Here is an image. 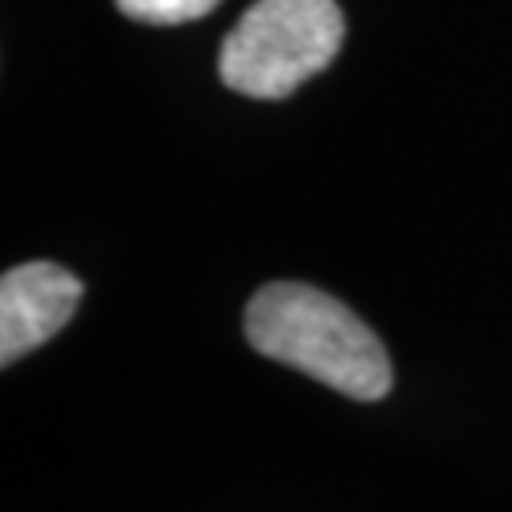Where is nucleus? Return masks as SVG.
Wrapping results in <instances>:
<instances>
[{
    "label": "nucleus",
    "mask_w": 512,
    "mask_h": 512,
    "mask_svg": "<svg viewBox=\"0 0 512 512\" xmlns=\"http://www.w3.org/2000/svg\"><path fill=\"white\" fill-rule=\"evenodd\" d=\"M255 353L289 365L357 403H376L391 391V361L365 319L304 281L262 285L243 315Z\"/></svg>",
    "instance_id": "obj_1"
},
{
    "label": "nucleus",
    "mask_w": 512,
    "mask_h": 512,
    "mask_svg": "<svg viewBox=\"0 0 512 512\" xmlns=\"http://www.w3.org/2000/svg\"><path fill=\"white\" fill-rule=\"evenodd\" d=\"M334 0H258L220 46V80L251 99H289L342 50Z\"/></svg>",
    "instance_id": "obj_2"
},
{
    "label": "nucleus",
    "mask_w": 512,
    "mask_h": 512,
    "mask_svg": "<svg viewBox=\"0 0 512 512\" xmlns=\"http://www.w3.org/2000/svg\"><path fill=\"white\" fill-rule=\"evenodd\" d=\"M118 12L148 27H179L209 16L220 0H114Z\"/></svg>",
    "instance_id": "obj_4"
},
{
    "label": "nucleus",
    "mask_w": 512,
    "mask_h": 512,
    "mask_svg": "<svg viewBox=\"0 0 512 512\" xmlns=\"http://www.w3.org/2000/svg\"><path fill=\"white\" fill-rule=\"evenodd\" d=\"M80 277L57 262H23L0 277V365L46 346L76 315Z\"/></svg>",
    "instance_id": "obj_3"
}]
</instances>
